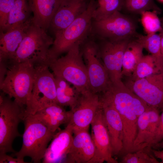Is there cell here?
Masks as SVG:
<instances>
[{
    "label": "cell",
    "mask_w": 163,
    "mask_h": 163,
    "mask_svg": "<svg viewBox=\"0 0 163 163\" xmlns=\"http://www.w3.org/2000/svg\"><path fill=\"white\" fill-rule=\"evenodd\" d=\"M157 14L155 11H148L140 14L141 23L147 34L156 33L162 28L160 18Z\"/></svg>",
    "instance_id": "30"
},
{
    "label": "cell",
    "mask_w": 163,
    "mask_h": 163,
    "mask_svg": "<svg viewBox=\"0 0 163 163\" xmlns=\"http://www.w3.org/2000/svg\"><path fill=\"white\" fill-rule=\"evenodd\" d=\"M132 38L118 41L95 40L101 59L112 82L122 81L123 55L129 42Z\"/></svg>",
    "instance_id": "11"
},
{
    "label": "cell",
    "mask_w": 163,
    "mask_h": 163,
    "mask_svg": "<svg viewBox=\"0 0 163 163\" xmlns=\"http://www.w3.org/2000/svg\"><path fill=\"white\" fill-rule=\"evenodd\" d=\"M25 108L2 92L0 95V153L16 152L12 147L14 139L22 136L18 130L25 117Z\"/></svg>",
    "instance_id": "6"
},
{
    "label": "cell",
    "mask_w": 163,
    "mask_h": 163,
    "mask_svg": "<svg viewBox=\"0 0 163 163\" xmlns=\"http://www.w3.org/2000/svg\"><path fill=\"white\" fill-rule=\"evenodd\" d=\"M122 9L126 12L133 14H141L143 12L151 11L158 14L161 9L156 4L154 0H123Z\"/></svg>",
    "instance_id": "28"
},
{
    "label": "cell",
    "mask_w": 163,
    "mask_h": 163,
    "mask_svg": "<svg viewBox=\"0 0 163 163\" xmlns=\"http://www.w3.org/2000/svg\"><path fill=\"white\" fill-rule=\"evenodd\" d=\"M73 135L72 127L69 124L64 129L57 131L47 147L43 163L64 162L71 146Z\"/></svg>",
    "instance_id": "17"
},
{
    "label": "cell",
    "mask_w": 163,
    "mask_h": 163,
    "mask_svg": "<svg viewBox=\"0 0 163 163\" xmlns=\"http://www.w3.org/2000/svg\"><path fill=\"white\" fill-rule=\"evenodd\" d=\"M144 48L136 37L129 42L125 50L123 61L122 75L129 77L134 70L138 62L144 55Z\"/></svg>",
    "instance_id": "22"
},
{
    "label": "cell",
    "mask_w": 163,
    "mask_h": 163,
    "mask_svg": "<svg viewBox=\"0 0 163 163\" xmlns=\"http://www.w3.org/2000/svg\"><path fill=\"white\" fill-rule=\"evenodd\" d=\"M137 25L130 16L117 11L101 20H92L89 36L95 40L118 41L135 37Z\"/></svg>",
    "instance_id": "7"
},
{
    "label": "cell",
    "mask_w": 163,
    "mask_h": 163,
    "mask_svg": "<svg viewBox=\"0 0 163 163\" xmlns=\"http://www.w3.org/2000/svg\"><path fill=\"white\" fill-rule=\"evenodd\" d=\"M81 44V50L86 63L90 90L95 93H102L107 89L111 81L101 62L97 43L89 36Z\"/></svg>",
    "instance_id": "9"
},
{
    "label": "cell",
    "mask_w": 163,
    "mask_h": 163,
    "mask_svg": "<svg viewBox=\"0 0 163 163\" xmlns=\"http://www.w3.org/2000/svg\"><path fill=\"white\" fill-rule=\"evenodd\" d=\"M154 146H155L156 148L157 147L158 148H161L163 149V140L157 144L153 147Z\"/></svg>",
    "instance_id": "36"
},
{
    "label": "cell",
    "mask_w": 163,
    "mask_h": 163,
    "mask_svg": "<svg viewBox=\"0 0 163 163\" xmlns=\"http://www.w3.org/2000/svg\"><path fill=\"white\" fill-rule=\"evenodd\" d=\"M55 77L57 103L63 107L69 106L72 108L77 103L81 93L74 87L71 86L64 79Z\"/></svg>",
    "instance_id": "24"
},
{
    "label": "cell",
    "mask_w": 163,
    "mask_h": 163,
    "mask_svg": "<svg viewBox=\"0 0 163 163\" xmlns=\"http://www.w3.org/2000/svg\"><path fill=\"white\" fill-rule=\"evenodd\" d=\"M113 156L122 153L123 148V125L120 115L111 105L101 101Z\"/></svg>",
    "instance_id": "18"
},
{
    "label": "cell",
    "mask_w": 163,
    "mask_h": 163,
    "mask_svg": "<svg viewBox=\"0 0 163 163\" xmlns=\"http://www.w3.org/2000/svg\"><path fill=\"white\" fill-rule=\"evenodd\" d=\"M136 40L154 58L156 63L163 69V56L161 47V40L159 34L156 33L143 35L137 34Z\"/></svg>",
    "instance_id": "25"
},
{
    "label": "cell",
    "mask_w": 163,
    "mask_h": 163,
    "mask_svg": "<svg viewBox=\"0 0 163 163\" xmlns=\"http://www.w3.org/2000/svg\"><path fill=\"white\" fill-rule=\"evenodd\" d=\"M32 13L27 0H15L10 13L7 24L0 32L8 31L25 23L32 18Z\"/></svg>",
    "instance_id": "23"
},
{
    "label": "cell",
    "mask_w": 163,
    "mask_h": 163,
    "mask_svg": "<svg viewBox=\"0 0 163 163\" xmlns=\"http://www.w3.org/2000/svg\"><path fill=\"white\" fill-rule=\"evenodd\" d=\"M95 0H90L85 11L65 28L54 34L55 39L49 50L50 62L67 52L78 43L82 44L90 35Z\"/></svg>",
    "instance_id": "2"
},
{
    "label": "cell",
    "mask_w": 163,
    "mask_h": 163,
    "mask_svg": "<svg viewBox=\"0 0 163 163\" xmlns=\"http://www.w3.org/2000/svg\"><path fill=\"white\" fill-rule=\"evenodd\" d=\"M27 163L24 159L12 156L7 154L6 153H0V163Z\"/></svg>",
    "instance_id": "33"
},
{
    "label": "cell",
    "mask_w": 163,
    "mask_h": 163,
    "mask_svg": "<svg viewBox=\"0 0 163 163\" xmlns=\"http://www.w3.org/2000/svg\"><path fill=\"white\" fill-rule=\"evenodd\" d=\"M50 131L56 132L62 124L68 123L71 113L57 103L52 104L33 115Z\"/></svg>",
    "instance_id": "21"
},
{
    "label": "cell",
    "mask_w": 163,
    "mask_h": 163,
    "mask_svg": "<svg viewBox=\"0 0 163 163\" xmlns=\"http://www.w3.org/2000/svg\"><path fill=\"white\" fill-rule=\"evenodd\" d=\"M151 151L155 157L161 161V162L163 163V150L152 149Z\"/></svg>",
    "instance_id": "34"
},
{
    "label": "cell",
    "mask_w": 163,
    "mask_h": 163,
    "mask_svg": "<svg viewBox=\"0 0 163 163\" xmlns=\"http://www.w3.org/2000/svg\"><path fill=\"white\" fill-rule=\"evenodd\" d=\"M15 0H0V31L4 29L7 24L10 13Z\"/></svg>",
    "instance_id": "31"
},
{
    "label": "cell",
    "mask_w": 163,
    "mask_h": 163,
    "mask_svg": "<svg viewBox=\"0 0 163 163\" xmlns=\"http://www.w3.org/2000/svg\"><path fill=\"white\" fill-rule=\"evenodd\" d=\"M81 45L80 43L75 45L65 55L51 61L49 66L55 76L71 83L80 93L90 90Z\"/></svg>",
    "instance_id": "5"
},
{
    "label": "cell",
    "mask_w": 163,
    "mask_h": 163,
    "mask_svg": "<svg viewBox=\"0 0 163 163\" xmlns=\"http://www.w3.org/2000/svg\"><path fill=\"white\" fill-rule=\"evenodd\" d=\"M35 66L34 85L30 98L26 106L25 117L33 115L52 104L57 103L55 78L50 71L49 66Z\"/></svg>",
    "instance_id": "8"
},
{
    "label": "cell",
    "mask_w": 163,
    "mask_h": 163,
    "mask_svg": "<svg viewBox=\"0 0 163 163\" xmlns=\"http://www.w3.org/2000/svg\"><path fill=\"white\" fill-rule=\"evenodd\" d=\"M161 111V113L160 115L158 128L155 137L152 142L151 148L163 140V109Z\"/></svg>",
    "instance_id": "32"
},
{
    "label": "cell",
    "mask_w": 163,
    "mask_h": 163,
    "mask_svg": "<svg viewBox=\"0 0 163 163\" xmlns=\"http://www.w3.org/2000/svg\"><path fill=\"white\" fill-rule=\"evenodd\" d=\"M160 115L158 110L149 107L139 117L137 133L133 142V152L147 147L151 148L158 128Z\"/></svg>",
    "instance_id": "14"
},
{
    "label": "cell",
    "mask_w": 163,
    "mask_h": 163,
    "mask_svg": "<svg viewBox=\"0 0 163 163\" xmlns=\"http://www.w3.org/2000/svg\"><path fill=\"white\" fill-rule=\"evenodd\" d=\"M101 104L100 97L98 94L90 90L80 93L76 104L70 110L71 116L68 124L72 126L73 133L88 130Z\"/></svg>",
    "instance_id": "12"
},
{
    "label": "cell",
    "mask_w": 163,
    "mask_h": 163,
    "mask_svg": "<svg viewBox=\"0 0 163 163\" xmlns=\"http://www.w3.org/2000/svg\"><path fill=\"white\" fill-rule=\"evenodd\" d=\"M163 69L158 66L151 55H143L129 77V79L134 80L145 78Z\"/></svg>",
    "instance_id": "26"
},
{
    "label": "cell",
    "mask_w": 163,
    "mask_h": 163,
    "mask_svg": "<svg viewBox=\"0 0 163 163\" xmlns=\"http://www.w3.org/2000/svg\"><path fill=\"white\" fill-rule=\"evenodd\" d=\"M63 0H27L33 13L32 22L47 31Z\"/></svg>",
    "instance_id": "20"
},
{
    "label": "cell",
    "mask_w": 163,
    "mask_h": 163,
    "mask_svg": "<svg viewBox=\"0 0 163 163\" xmlns=\"http://www.w3.org/2000/svg\"><path fill=\"white\" fill-rule=\"evenodd\" d=\"M159 34L161 40V52L163 56V27L162 29L159 31Z\"/></svg>",
    "instance_id": "35"
},
{
    "label": "cell",
    "mask_w": 163,
    "mask_h": 163,
    "mask_svg": "<svg viewBox=\"0 0 163 163\" xmlns=\"http://www.w3.org/2000/svg\"><path fill=\"white\" fill-rule=\"evenodd\" d=\"M160 20L161 22V25L162 27H163V16L160 18Z\"/></svg>",
    "instance_id": "37"
},
{
    "label": "cell",
    "mask_w": 163,
    "mask_h": 163,
    "mask_svg": "<svg viewBox=\"0 0 163 163\" xmlns=\"http://www.w3.org/2000/svg\"><path fill=\"white\" fill-rule=\"evenodd\" d=\"M23 121L24 129L22 135V145L20 150L12 156L22 159L28 156L33 162L40 163L49 143L57 131H50L33 115L25 116Z\"/></svg>",
    "instance_id": "4"
},
{
    "label": "cell",
    "mask_w": 163,
    "mask_h": 163,
    "mask_svg": "<svg viewBox=\"0 0 163 163\" xmlns=\"http://www.w3.org/2000/svg\"><path fill=\"white\" fill-rule=\"evenodd\" d=\"M2 81V92L20 105L26 106L30 98L35 74L34 64L30 62L8 64Z\"/></svg>",
    "instance_id": "3"
},
{
    "label": "cell",
    "mask_w": 163,
    "mask_h": 163,
    "mask_svg": "<svg viewBox=\"0 0 163 163\" xmlns=\"http://www.w3.org/2000/svg\"><path fill=\"white\" fill-rule=\"evenodd\" d=\"M32 18L23 24L6 31L0 32V64L5 66L13 57Z\"/></svg>",
    "instance_id": "19"
},
{
    "label": "cell",
    "mask_w": 163,
    "mask_h": 163,
    "mask_svg": "<svg viewBox=\"0 0 163 163\" xmlns=\"http://www.w3.org/2000/svg\"><path fill=\"white\" fill-rule=\"evenodd\" d=\"M96 7L93 14V20L105 18L123 8V0H96Z\"/></svg>",
    "instance_id": "27"
},
{
    "label": "cell",
    "mask_w": 163,
    "mask_h": 163,
    "mask_svg": "<svg viewBox=\"0 0 163 163\" xmlns=\"http://www.w3.org/2000/svg\"><path fill=\"white\" fill-rule=\"evenodd\" d=\"M125 85L150 107L163 109V69L146 78L132 80Z\"/></svg>",
    "instance_id": "10"
},
{
    "label": "cell",
    "mask_w": 163,
    "mask_h": 163,
    "mask_svg": "<svg viewBox=\"0 0 163 163\" xmlns=\"http://www.w3.org/2000/svg\"><path fill=\"white\" fill-rule=\"evenodd\" d=\"M88 129L73 133V139L64 163H89L95 153L94 144Z\"/></svg>",
    "instance_id": "16"
},
{
    "label": "cell",
    "mask_w": 163,
    "mask_h": 163,
    "mask_svg": "<svg viewBox=\"0 0 163 163\" xmlns=\"http://www.w3.org/2000/svg\"><path fill=\"white\" fill-rule=\"evenodd\" d=\"M47 31L34 24L31 21L13 57L8 64L29 61L35 66H49V49L54 40Z\"/></svg>",
    "instance_id": "1"
},
{
    "label": "cell",
    "mask_w": 163,
    "mask_h": 163,
    "mask_svg": "<svg viewBox=\"0 0 163 163\" xmlns=\"http://www.w3.org/2000/svg\"><path fill=\"white\" fill-rule=\"evenodd\" d=\"M151 149L147 147L134 152L126 153L122 157L120 163H160L152 152Z\"/></svg>",
    "instance_id": "29"
},
{
    "label": "cell",
    "mask_w": 163,
    "mask_h": 163,
    "mask_svg": "<svg viewBox=\"0 0 163 163\" xmlns=\"http://www.w3.org/2000/svg\"><path fill=\"white\" fill-rule=\"evenodd\" d=\"M95 146L94 155L89 163H117L113 157L110 137L101 104L91 124Z\"/></svg>",
    "instance_id": "13"
},
{
    "label": "cell",
    "mask_w": 163,
    "mask_h": 163,
    "mask_svg": "<svg viewBox=\"0 0 163 163\" xmlns=\"http://www.w3.org/2000/svg\"><path fill=\"white\" fill-rule=\"evenodd\" d=\"M90 0H63L53 17L49 29L54 33L63 30L83 14Z\"/></svg>",
    "instance_id": "15"
}]
</instances>
